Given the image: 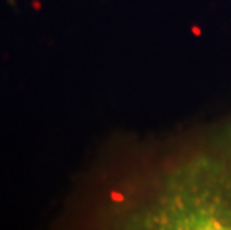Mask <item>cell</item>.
<instances>
[{"instance_id":"obj_1","label":"cell","mask_w":231,"mask_h":230,"mask_svg":"<svg viewBox=\"0 0 231 230\" xmlns=\"http://www.w3.org/2000/svg\"><path fill=\"white\" fill-rule=\"evenodd\" d=\"M9 3H10V5H12V6H15V5H14V0H8Z\"/></svg>"}]
</instances>
